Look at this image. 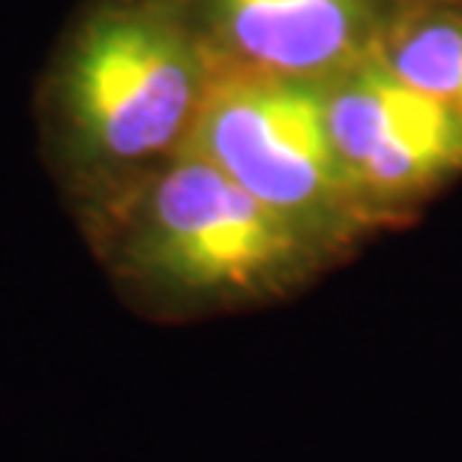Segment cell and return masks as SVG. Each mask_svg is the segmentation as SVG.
<instances>
[{"mask_svg": "<svg viewBox=\"0 0 462 462\" xmlns=\"http://www.w3.org/2000/svg\"><path fill=\"white\" fill-rule=\"evenodd\" d=\"M217 79L183 0H85L36 90L40 153L72 219L180 153Z\"/></svg>", "mask_w": 462, "mask_h": 462, "instance_id": "1", "label": "cell"}, {"mask_svg": "<svg viewBox=\"0 0 462 462\" xmlns=\"http://www.w3.org/2000/svg\"><path fill=\"white\" fill-rule=\"evenodd\" d=\"M76 226L117 298L160 321L262 307L334 262L189 151L142 174Z\"/></svg>", "mask_w": 462, "mask_h": 462, "instance_id": "2", "label": "cell"}, {"mask_svg": "<svg viewBox=\"0 0 462 462\" xmlns=\"http://www.w3.org/2000/svg\"><path fill=\"white\" fill-rule=\"evenodd\" d=\"M183 151L208 160L334 262L384 228L339 160L319 81L219 72Z\"/></svg>", "mask_w": 462, "mask_h": 462, "instance_id": "3", "label": "cell"}, {"mask_svg": "<svg viewBox=\"0 0 462 462\" xmlns=\"http://www.w3.org/2000/svg\"><path fill=\"white\" fill-rule=\"evenodd\" d=\"M319 85L339 160L384 226L462 174V117L375 54Z\"/></svg>", "mask_w": 462, "mask_h": 462, "instance_id": "4", "label": "cell"}, {"mask_svg": "<svg viewBox=\"0 0 462 462\" xmlns=\"http://www.w3.org/2000/svg\"><path fill=\"white\" fill-rule=\"evenodd\" d=\"M219 72L325 81L375 54L402 0H183Z\"/></svg>", "mask_w": 462, "mask_h": 462, "instance_id": "5", "label": "cell"}, {"mask_svg": "<svg viewBox=\"0 0 462 462\" xmlns=\"http://www.w3.org/2000/svg\"><path fill=\"white\" fill-rule=\"evenodd\" d=\"M375 58L462 117V9L402 4Z\"/></svg>", "mask_w": 462, "mask_h": 462, "instance_id": "6", "label": "cell"}, {"mask_svg": "<svg viewBox=\"0 0 462 462\" xmlns=\"http://www.w3.org/2000/svg\"><path fill=\"white\" fill-rule=\"evenodd\" d=\"M402 4H418V6H445V9H462V0H402Z\"/></svg>", "mask_w": 462, "mask_h": 462, "instance_id": "7", "label": "cell"}]
</instances>
